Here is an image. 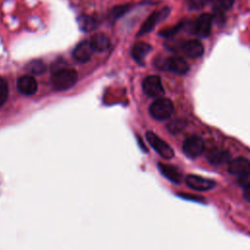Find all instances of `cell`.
<instances>
[{
    "instance_id": "6da1fadb",
    "label": "cell",
    "mask_w": 250,
    "mask_h": 250,
    "mask_svg": "<svg viewBox=\"0 0 250 250\" xmlns=\"http://www.w3.org/2000/svg\"><path fill=\"white\" fill-rule=\"evenodd\" d=\"M78 79L77 71L73 68L63 67L54 71L51 77L52 87L56 91H64L71 88Z\"/></svg>"
},
{
    "instance_id": "7a4b0ae2",
    "label": "cell",
    "mask_w": 250,
    "mask_h": 250,
    "mask_svg": "<svg viewBox=\"0 0 250 250\" xmlns=\"http://www.w3.org/2000/svg\"><path fill=\"white\" fill-rule=\"evenodd\" d=\"M174 111V105L169 99L158 98L149 106L150 115L159 121L168 119Z\"/></svg>"
},
{
    "instance_id": "3957f363",
    "label": "cell",
    "mask_w": 250,
    "mask_h": 250,
    "mask_svg": "<svg viewBox=\"0 0 250 250\" xmlns=\"http://www.w3.org/2000/svg\"><path fill=\"white\" fill-rule=\"evenodd\" d=\"M146 138L150 145V146L163 158L170 159L174 156V150L172 147L164 142L162 139H160L157 135H155L152 132H146Z\"/></svg>"
},
{
    "instance_id": "277c9868",
    "label": "cell",
    "mask_w": 250,
    "mask_h": 250,
    "mask_svg": "<svg viewBox=\"0 0 250 250\" xmlns=\"http://www.w3.org/2000/svg\"><path fill=\"white\" fill-rule=\"evenodd\" d=\"M143 90L145 94L150 98H161L164 94V89L160 78L157 75H150L143 81Z\"/></svg>"
},
{
    "instance_id": "5b68a950",
    "label": "cell",
    "mask_w": 250,
    "mask_h": 250,
    "mask_svg": "<svg viewBox=\"0 0 250 250\" xmlns=\"http://www.w3.org/2000/svg\"><path fill=\"white\" fill-rule=\"evenodd\" d=\"M169 13H170V8H168V7L163 8V9H161V10H159V11L153 12V13L146 20V21L143 23V25H142V27L140 28V31H139V33H138V36H141V35H144V34H146V33L150 32V31L155 27V25H156L159 21H163L164 19L167 18V16L169 15Z\"/></svg>"
},
{
    "instance_id": "8992f818",
    "label": "cell",
    "mask_w": 250,
    "mask_h": 250,
    "mask_svg": "<svg viewBox=\"0 0 250 250\" xmlns=\"http://www.w3.org/2000/svg\"><path fill=\"white\" fill-rule=\"evenodd\" d=\"M184 152L190 158H195L202 154L204 150V143L198 136H190L185 140L183 144Z\"/></svg>"
},
{
    "instance_id": "52a82bcc",
    "label": "cell",
    "mask_w": 250,
    "mask_h": 250,
    "mask_svg": "<svg viewBox=\"0 0 250 250\" xmlns=\"http://www.w3.org/2000/svg\"><path fill=\"white\" fill-rule=\"evenodd\" d=\"M186 184L193 190L204 191L211 189L215 186V182L197 175H188L186 178Z\"/></svg>"
},
{
    "instance_id": "ba28073f",
    "label": "cell",
    "mask_w": 250,
    "mask_h": 250,
    "mask_svg": "<svg viewBox=\"0 0 250 250\" xmlns=\"http://www.w3.org/2000/svg\"><path fill=\"white\" fill-rule=\"evenodd\" d=\"M163 64H164L163 67L165 69L177 74H184L188 70V62L183 58L177 57V56L166 59Z\"/></svg>"
},
{
    "instance_id": "9c48e42d",
    "label": "cell",
    "mask_w": 250,
    "mask_h": 250,
    "mask_svg": "<svg viewBox=\"0 0 250 250\" xmlns=\"http://www.w3.org/2000/svg\"><path fill=\"white\" fill-rule=\"evenodd\" d=\"M213 17L209 14L199 16L194 23V32L199 37H206L210 34L212 28Z\"/></svg>"
},
{
    "instance_id": "30bf717a",
    "label": "cell",
    "mask_w": 250,
    "mask_h": 250,
    "mask_svg": "<svg viewBox=\"0 0 250 250\" xmlns=\"http://www.w3.org/2000/svg\"><path fill=\"white\" fill-rule=\"evenodd\" d=\"M157 166H158V169L161 172V174L166 179H168L170 182H172L175 185L181 184L183 174L178 167L170 165V164H165V163H158Z\"/></svg>"
},
{
    "instance_id": "8fae6325",
    "label": "cell",
    "mask_w": 250,
    "mask_h": 250,
    "mask_svg": "<svg viewBox=\"0 0 250 250\" xmlns=\"http://www.w3.org/2000/svg\"><path fill=\"white\" fill-rule=\"evenodd\" d=\"M18 90L26 96H30L36 93L37 91V82L35 78L30 75H23L19 78L17 83Z\"/></svg>"
},
{
    "instance_id": "7c38bea8",
    "label": "cell",
    "mask_w": 250,
    "mask_h": 250,
    "mask_svg": "<svg viewBox=\"0 0 250 250\" xmlns=\"http://www.w3.org/2000/svg\"><path fill=\"white\" fill-rule=\"evenodd\" d=\"M93 52H94V50L91 46L90 41H84V42L79 43L75 47V49L73 50L72 55H73V58L77 62H86L91 59Z\"/></svg>"
},
{
    "instance_id": "4fadbf2b",
    "label": "cell",
    "mask_w": 250,
    "mask_h": 250,
    "mask_svg": "<svg viewBox=\"0 0 250 250\" xmlns=\"http://www.w3.org/2000/svg\"><path fill=\"white\" fill-rule=\"evenodd\" d=\"M228 170L231 175L239 177L240 175L250 171V162L244 157H236L229 161Z\"/></svg>"
},
{
    "instance_id": "5bb4252c",
    "label": "cell",
    "mask_w": 250,
    "mask_h": 250,
    "mask_svg": "<svg viewBox=\"0 0 250 250\" xmlns=\"http://www.w3.org/2000/svg\"><path fill=\"white\" fill-rule=\"evenodd\" d=\"M182 50L185 53V55H187L189 58H198L204 52L202 43L195 39L186 41L182 45Z\"/></svg>"
},
{
    "instance_id": "9a60e30c",
    "label": "cell",
    "mask_w": 250,
    "mask_h": 250,
    "mask_svg": "<svg viewBox=\"0 0 250 250\" xmlns=\"http://www.w3.org/2000/svg\"><path fill=\"white\" fill-rule=\"evenodd\" d=\"M151 51V46L145 42H138L134 45L132 49V56L134 60L138 62L143 64L146 55Z\"/></svg>"
},
{
    "instance_id": "2e32d148",
    "label": "cell",
    "mask_w": 250,
    "mask_h": 250,
    "mask_svg": "<svg viewBox=\"0 0 250 250\" xmlns=\"http://www.w3.org/2000/svg\"><path fill=\"white\" fill-rule=\"evenodd\" d=\"M91 46L96 52H104L109 47V40L104 33H96L90 40Z\"/></svg>"
},
{
    "instance_id": "e0dca14e",
    "label": "cell",
    "mask_w": 250,
    "mask_h": 250,
    "mask_svg": "<svg viewBox=\"0 0 250 250\" xmlns=\"http://www.w3.org/2000/svg\"><path fill=\"white\" fill-rule=\"evenodd\" d=\"M207 157L212 164L218 165V164H223L228 162L229 160V153L225 150L215 149V150H211L208 153Z\"/></svg>"
},
{
    "instance_id": "ac0fdd59",
    "label": "cell",
    "mask_w": 250,
    "mask_h": 250,
    "mask_svg": "<svg viewBox=\"0 0 250 250\" xmlns=\"http://www.w3.org/2000/svg\"><path fill=\"white\" fill-rule=\"evenodd\" d=\"M78 24L82 30L88 32V31L95 29L98 26V21L93 17L80 16L78 19Z\"/></svg>"
},
{
    "instance_id": "d6986e66",
    "label": "cell",
    "mask_w": 250,
    "mask_h": 250,
    "mask_svg": "<svg viewBox=\"0 0 250 250\" xmlns=\"http://www.w3.org/2000/svg\"><path fill=\"white\" fill-rule=\"evenodd\" d=\"M29 72L33 74H40L45 70V64L41 61H33L27 65Z\"/></svg>"
},
{
    "instance_id": "ffe728a7",
    "label": "cell",
    "mask_w": 250,
    "mask_h": 250,
    "mask_svg": "<svg viewBox=\"0 0 250 250\" xmlns=\"http://www.w3.org/2000/svg\"><path fill=\"white\" fill-rule=\"evenodd\" d=\"M8 94H9V90H8L7 82L4 79L0 78V106H2L7 101Z\"/></svg>"
},
{
    "instance_id": "44dd1931",
    "label": "cell",
    "mask_w": 250,
    "mask_h": 250,
    "mask_svg": "<svg viewBox=\"0 0 250 250\" xmlns=\"http://www.w3.org/2000/svg\"><path fill=\"white\" fill-rule=\"evenodd\" d=\"M183 25H184L183 22H179V23H178L177 25H175V26H172V27L163 29V30L160 32V34H161L162 36H164V37H171V36L175 35L176 33H178V32L182 29Z\"/></svg>"
},
{
    "instance_id": "7402d4cb",
    "label": "cell",
    "mask_w": 250,
    "mask_h": 250,
    "mask_svg": "<svg viewBox=\"0 0 250 250\" xmlns=\"http://www.w3.org/2000/svg\"><path fill=\"white\" fill-rule=\"evenodd\" d=\"M237 182H238V185L240 187H242L244 189L250 188V171L240 175L238 177V181Z\"/></svg>"
},
{
    "instance_id": "603a6c76",
    "label": "cell",
    "mask_w": 250,
    "mask_h": 250,
    "mask_svg": "<svg viewBox=\"0 0 250 250\" xmlns=\"http://www.w3.org/2000/svg\"><path fill=\"white\" fill-rule=\"evenodd\" d=\"M129 5H122V6H118V7H114L111 11V18L113 20L119 18L120 16H122L128 9H129Z\"/></svg>"
},
{
    "instance_id": "cb8c5ba5",
    "label": "cell",
    "mask_w": 250,
    "mask_h": 250,
    "mask_svg": "<svg viewBox=\"0 0 250 250\" xmlns=\"http://www.w3.org/2000/svg\"><path fill=\"white\" fill-rule=\"evenodd\" d=\"M217 1V7L219 9L220 12L223 11H227L229 9L231 8V6L233 5L234 0H216Z\"/></svg>"
},
{
    "instance_id": "d4e9b609",
    "label": "cell",
    "mask_w": 250,
    "mask_h": 250,
    "mask_svg": "<svg viewBox=\"0 0 250 250\" xmlns=\"http://www.w3.org/2000/svg\"><path fill=\"white\" fill-rule=\"evenodd\" d=\"M208 0H188V7L193 10H199L203 8Z\"/></svg>"
},
{
    "instance_id": "484cf974",
    "label": "cell",
    "mask_w": 250,
    "mask_h": 250,
    "mask_svg": "<svg viewBox=\"0 0 250 250\" xmlns=\"http://www.w3.org/2000/svg\"><path fill=\"white\" fill-rule=\"evenodd\" d=\"M178 195L180 197L184 198V199H187V200H193V201H196V202H203L204 201V198H202L200 196H196V195H191V194H188V193H180Z\"/></svg>"
},
{
    "instance_id": "4316f807",
    "label": "cell",
    "mask_w": 250,
    "mask_h": 250,
    "mask_svg": "<svg viewBox=\"0 0 250 250\" xmlns=\"http://www.w3.org/2000/svg\"><path fill=\"white\" fill-rule=\"evenodd\" d=\"M243 197L246 201L250 202V188H245L244 189V192H243Z\"/></svg>"
}]
</instances>
